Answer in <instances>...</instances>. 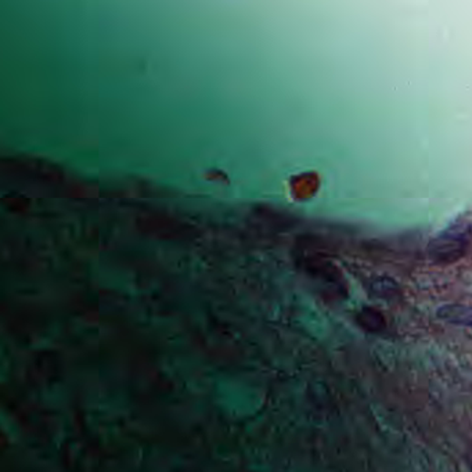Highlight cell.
I'll list each match as a JSON object with an SVG mask.
<instances>
[{
  "label": "cell",
  "instance_id": "obj_1",
  "mask_svg": "<svg viewBox=\"0 0 472 472\" xmlns=\"http://www.w3.org/2000/svg\"><path fill=\"white\" fill-rule=\"evenodd\" d=\"M472 242V223L457 220L439 231L428 244L429 260L438 265H450L466 257Z\"/></svg>",
  "mask_w": 472,
  "mask_h": 472
},
{
  "label": "cell",
  "instance_id": "obj_2",
  "mask_svg": "<svg viewBox=\"0 0 472 472\" xmlns=\"http://www.w3.org/2000/svg\"><path fill=\"white\" fill-rule=\"evenodd\" d=\"M436 316L449 324L461 325V327L472 330V306L463 305V303H447L438 309Z\"/></svg>",
  "mask_w": 472,
  "mask_h": 472
},
{
  "label": "cell",
  "instance_id": "obj_3",
  "mask_svg": "<svg viewBox=\"0 0 472 472\" xmlns=\"http://www.w3.org/2000/svg\"><path fill=\"white\" fill-rule=\"evenodd\" d=\"M359 324L362 325L363 330L367 333H381L385 329V322L384 317L373 309H366L359 314Z\"/></svg>",
  "mask_w": 472,
  "mask_h": 472
},
{
  "label": "cell",
  "instance_id": "obj_4",
  "mask_svg": "<svg viewBox=\"0 0 472 472\" xmlns=\"http://www.w3.org/2000/svg\"><path fill=\"white\" fill-rule=\"evenodd\" d=\"M469 466H471V471H472V456H471V458H469Z\"/></svg>",
  "mask_w": 472,
  "mask_h": 472
}]
</instances>
